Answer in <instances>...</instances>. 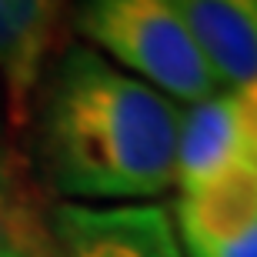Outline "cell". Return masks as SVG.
Segmentation results:
<instances>
[{
  "label": "cell",
  "mask_w": 257,
  "mask_h": 257,
  "mask_svg": "<svg viewBox=\"0 0 257 257\" xmlns=\"http://www.w3.org/2000/svg\"><path fill=\"white\" fill-rule=\"evenodd\" d=\"M70 27L80 44L187 107L224 87L197 50L177 0H77Z\"/></svg>",
  "instance_id": "7a4b0ae2"
},
{
  "label": "cell",
  "mask_w": 257,
  "mask_h": 257,
  "mask_svg": "<svg viewBox=\"0 0 257 257\" xmlns=\"http://www.w3.org/2000/svg\"><path fill=\"white\" fill-rule=\"evenodd\" d=\"M220 87L257 84V0H177Z\"/></svg>",
  "instance_id": "8992f818"
},
{
  "label": "cell",
  "mask_w": 257,
  "mask_h": 257,
  "mask_svg": "<svg viewBox=\"0 0 257 257\" xmlns=\"http://www.w3.org/2000/svg\"><path fill=\"white\" fill-rule=\"evenodd\" d=\"M0 250H27L40 257H60L47 227V207L30 181L27 167L14 151L10 127L0 110Z\"/></svg>",
  "instance_id": "52a82bcc"
},
{
  "label": "cell",
  "mask_w": 257,
  "mask_h": 257,
  "mask_svg": "<svg viewBox=\"0 0 257 257\" xmlns=\"http://www.w3.org/2000/svg\"><path fill=\"white\" fill-rule=\"evenodd\" d=\"M184 107L80 40L47 60L30 97L40 191L70 204H147L177 184Z\"/></svg>",
  "instance_id": "6da1fadb"
},
{
  "label": "cell",
  "mask_w": 257,
  "mask_h": 257,
  "mask_svg": "<svg viewBox=\"0 0 257 257\" xmlns=\"http://www.w3.org/2000/svg\"><path fill=\"white\" fill-rule=\"evenodd\" d=\"M0 257H40V254H27V250H0Z\"/></svg>",
  "instance_id": "ba28073f"
},
{
  "label": "cell",
  "mask_w": 257,
  "mask_h": 257,
  "mask_svg": "<svg viewBox=\"0 0 257 257\" xmlns=\"http://www.w3.org/2000/svg\"><path fill=\"white\" fill-rule=\"evenodd\" d=\"M171 217L184 257H257V151L181 187Z\"/></svg>",
  "instance_id": "3957f363"
},
{
  "label": "cell",
  "mask_w": 257,
  "mask_h": 257,
  "mask_svg": "<svg viewBox=\"0 0 257 257\" xmlns=\"http://www.w3.org/2000/svg\"><path fill=\"white\" fill-rule=\"evenodd\" d=\"M60 257H184L171 210L161 204H70L47 210Z\"/></svg>",
  "instance_id": "277c9868"
},
{
  "label": "cell",
  "mask_w": 257,
  "mask_h": 257,
  "mask_svg": "<svg viewBox=\"0 0 257 257\" xmlns=\"http://www.w3.org/2000/svg\"><path fill=\"white\" fill-rule=\"evenodd\" d=\"M70 0H0V97L10 134L27 127L37 90Z\"/></svg>",
  "instance_id": "5b68a950"
}]
</instances>
